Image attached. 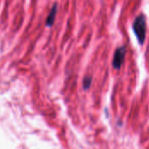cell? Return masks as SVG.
I'll use <instances>...</instances> for the list:
<instances>
[{"label": "cell", "mask_w": 149, "mask_h": 149, "mask_svg": "<svg viewBox=\"0 0 149 149\" xmlns=\"http://www.w3.org/2000/svg\"><path fill=\"white\" fill-rule=\"evenodd\" d=\"M92 81H93V78L91 76H86L83 79V88L85 90L89 89L92 85Z\"/></svg>", "instance_id": "cell-4"}, {"label": "cell", "mask_w": 149, "mask_h": 149, "mask_svg": "<svg viewBox=\"0 0 149 149\" xmlns=\"http://www.w3.org/2000/svg\"><path fill=\"white\" fill-rule=\"evenodd\" d=\"M132 27L134 33L138 40V43L141 45H144L147 34V18L144 13H141L139 16L136 17Z\"/></svg>", "instance_id": "cell-1"}, {"label": "cell", "mask_w": 149, "mask_h": 149, "mask_svg": "<svg viewBox=\"0 0 149 149\" xmlns=\"http://www.w3.org/2000/svg\"><path fill=\"white\" fill-rule=\"evenodd\" d=\"M127 54V48L125 45L119 46L114 53H113V67L116 70H120L124 63L125 58Z\"/></svg>", "instance_id": "cell-2"}, {"label": "cell", "mask_w": 149, "mask_h": 149, "mask_svg": "<svg viewBox=\"0 0 149 149\" xmlns=\"http://www.w3.org/2000/svg\"><path fill=\"white\" fill-rule=\"evenodd\" d=\"M57 10H58L57 3H55L52 5L51 10H50V12H49V15H48V17H47V18H46V21H45L46 26L51 27V26L54 24V20H55V17H56Z\"/></svg>", "instance_id": "cell-3"}]
</instances>
